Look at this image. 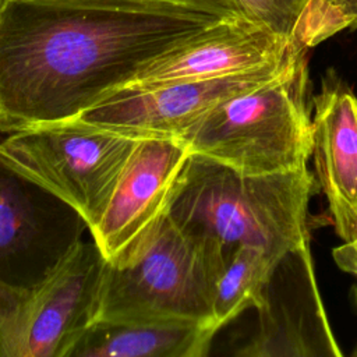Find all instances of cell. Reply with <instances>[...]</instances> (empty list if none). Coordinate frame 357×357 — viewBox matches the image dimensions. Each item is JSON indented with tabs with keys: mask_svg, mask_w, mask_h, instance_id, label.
<instances>
[{
	"mask_svg": "<svg viewBox=\"0 0 357 357\" xmlns=\"http://www.w3.org/2000/svg\"><path fill=\"white\" fill-rule=\"evenodd\" d=\"M220 20L103 0H11L0 14V132L77 117Z\"/></svg>",
	"mask_w": 357,
	"mask_h": 357,
	"instance_id": "6da1fadb",
	"label": "cell"
},
{
	"mask_svg": "<svg viewBox=\"0 0 357 357\" xmlns=\"http://www.w3.org/2000/svg\"><path fill=\"white\" fill-rule=\"evenodd\" d=\"M317 185L308 167L247 174L191 155L169 216L230 254L238 245H257L282 259L310 247L307 215Z\"/></svg>",
	"mask_w": 357,
	"mask_h": 357,
	"instance_id": "7a4b0ae2",
	"label": "cell"
},
{
	"mask_svg": "<svg viewBox=\"0 0 357 357\" xmlns=\"http://www.w3.org/2000/svg\"><path fill=\"white\" fill-rule=\"evenodd\" d=\"M180 142L192 155L247 174L307 167L312 152V98L305 52L275 79L216 105Z\"/></svg>",
	"mask_w": 357,
	"mask_h": 357,
	"instance_id": "3957f363",
	"label": "cell"
},
{
	"mask_svg": "<svg viewBox=\"0 0 357 357\" xmlns=\"http://www.w3.org/2000/svg\"><path fill=\"white\" fill-rule=\"evenodd\" d=\"M230 252L170 216L130 261L106 262L93 321L188 322L212 326L218 280Z\"/></svg>",
	"mask_w": 357,
	"mask_h": 357,
	"instance_id": "277c9868",
	"label": "cell"
},
{
	"mask_svg": "<svg viewBox=\"0 0 357 357\" xmlns=\"http://www.w3.org/2000/svg\"><path fill=\"white\" fill-rule=\"evenodd\" d=\"M138 141L68 119L8 132L0 163L68 205L89 230Z\"/></svg>",
	"mask_w": 357,
	"mask_h": 357,
	"instance_id": "5b68a950",
	"label": "cell"
},
{
	"mask_svg": "<svg viewBox=\"0 0 357 357\" xmlns=\"http://www.w3.org/2000/svg\"><path fill=\"white\" fill-rule=\"evenodd\" d=\"M106 259L77 240L38 282L0 280V357H68L93 322Z\"/></svg>",
	"mask_w": 357,
	"mask_h": 357,
	"instance_id": "8992f818",
	"label": "cell"
},
{
	"mask_svg": "<svg viewBox=\"0 0 357 357\" xmlns=\"http://www.w3.org/2000/svg\"><path fill=\"white\" fill-rule=\"evenodd\" d=\"M305 50L300 47L276 64L240 74L152 88H121L74 119L134 139L180 141L216 105L275 79Z\"/></svg>",
	"mask_w": 357,
	"mask_h": 357,
	"instance_id": "52a82bcc",
	"label": "cell"
},
{
	"mask_svg": "<svg viewBox=\"0 0 357 357\" xmlns=\"http://www.w3.org/2000/svg\"><path fill=\"white\" fill-rule=\"evenodd\" d=\"M191 155L177 139L138 141L102 216L89 229L107 264H126L155 237L170 215Z\"/></svg>",
	"mask_w": 357,
	"mask_h": 357,
	"instance_id": "ba28073f",
	"label": "cell"
},
{
	"mask_svg": "<svg viewBox=\"0 0 357 357\" xmlns=\"http://www.w3.org/2000/svg\"><path fill=\"white\" fill-rule=\"evenodd\" d=\"M84 227L68 205L0 163V280L38 282Z\"/></svg>",
	"mask_w": 357,
	"mask_h": 357,
	"instance_id": "9c48e42d",
	"label": "cell"
},
{
	"mask_svg": "<svg viewBox=\"0 0 357 357\" xmlns=\"http://www.w3.org/2000/svg\"><path fill=\"white\" fill-rule=\"evenodd\" d=\"M300 47L296 40L247 18L220 20L145 64L121 88H152L252 71L276 64Z\"/></svg>",
	"mask_w": 357,
	"mask_h": 357,
	"instance_id": "30bf717a",
	"label": "cell"
},
{
	"mask_svg": "<svg viewBox=\"0 0 357 357\" xmlns=\"http://www.w3.org/2000/svg\"><path fill=\"white\" fill-rule=\"evenodd\" d=\"M311 156L335 231L351 240L357 234V96L332 68L312 95Z\"/></svg>",
	"mask_w": 357,
	"mask_h": 357,
	"instance_id": "8fae6325",
	"label": "cell"
},
{
	"mask_svg": "<svg viewBox=\"0 0 357 357\" xmlns=\"http://www.w3.org/2000/svg\"><path fill=\"white\" fill-rule=\"evenodd\" d=\"M215 335L188 322L93 321L68 357H204Z\"/></svg>",
	"mask_w": 357,
	"mask_h": 357,
	"instance_id": "7c38bea8",
	"label": "cell"
},
{
	"mask_svg": "<svg viewBox=\"0 0 357 357\" xmlns=\"http://www.w3.org/2000/svg\"><path fill=\"white\" fill-rule=\"evenodd\" d=\"M280 259L257 245L236 247L216 284L211 326L218 333L248 308L262 304L264 290Z\"/></svg>",
	"mask_w": 357,
	"mask_h": 357,
	"instance_id": "4fadbf2b",
	"label": "cell"
},
{
	"mask_svg": "<svg viewBox=\"0 0 357 357\" xmlns=\"http://www.w3.org/2000/svg\"><path fill=\"white\" fill-rule=\"evenodd\" d=\"M347 28H357V0H307L294 40L308 49Z\"/></svg>",
	"mask_w": 357,
	"mask_h": 357,
	"instance_id": "5bb4252c",
	"label": "cell"
},
{
	"mask_svg": "<svg viewBox=\"0 0 357 357\" xmlns=\"http://www.w3.org/2000/svg\"><path fill=\"white\" fill-rule=\"evenodd\" d=\"M244 18L293 39L307 0H234Z\"/></svg>",
	"mask_w": 357,
	"mask_h": 357,
	"instance_id": "9a60e30c",
	"label": "cell"
},
{
	"mask_svg": "<svg viewBox=\"0 0 357 357\" xmlns=\"http://www.w3.org/2000/svg\"><path fill=\"white\" fill-rule=\"evenodd\" d=\"M100 1V0H96ZM145 10L205 14L216 18H244L234 0H103Z\"/></svg>",
	"mask_w": 357,
	"mask_h": 357,
	"instance_id": "2e32d148",
	"label": "cell"
},
{
	"mask_svg": "<svg viewBox=\"0 0 357 357\" xmlns=\"http://www.w3.org/2000/svg\"><path fill=\"white\" fill-rule=\"evenodd\" d=\"M332 257L342 271L357 276V234L351 240L343 241L342 245L333 248Z\"/></svg>",
	"mask_w": 357,
	"mask_h": 357,
	"instance_id": "e0dca14e",
	"label": "cell"
},
{
	"mask_svg": "<svg viewBox=\"0 0 357 357\" xmlns=\"http://www.w3.org/2000/svg\"><path fill=\"white\" fill-rule=\"evenodd\" d=\"M11 0H0V14H1V11L7 7V4L10 3Z\"/></svg>",
	"mask_w": 357,
	"mask_h": 357,
	"instance_id": "ac0fdd59",
	"label": "cell"
},
{
	"mask_svg": "<svg viewBox=\"0 0 357 357\" xmlns=\"http://www.w3.org/2000/svg\"><path fill=\"white\" fill-rule=\"evenodd\" d=\"M353 294H354V301H356V305H357V287L353 290ZM353 356H357V347H356V350L353 351Z\"/></svg>",
	"mask_w": 357,
	"mask_h": 357,
	"instance_id": "d6986e66",
	"label": "cell"
}]
</instances>
